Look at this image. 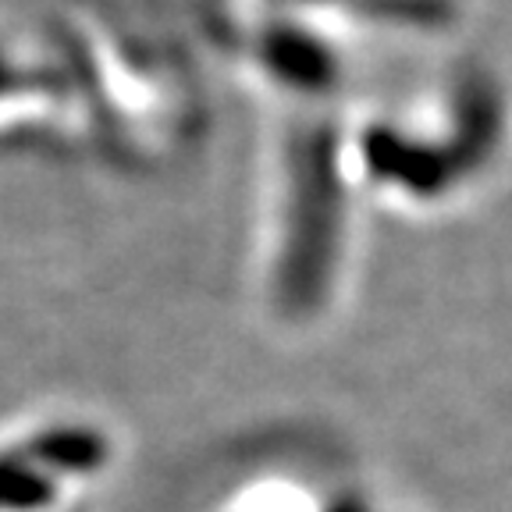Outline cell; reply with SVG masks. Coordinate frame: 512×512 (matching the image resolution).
Masks as SVG:
<instances>
[{"label": "cell", "mask_w": 512, "mask_h": 512, "mask_svg": "<svg viewBox=\"0 0 512 512\" xmlns=\"http://www.w3.org/2000/svg\"><path fill=\"white\" fill-rule=\"evenodd\" d=\"M50 502V488L40 477L4 466L0 470V509H36Z\"/></svg>", "instance_id": "1"}]
</instances>
